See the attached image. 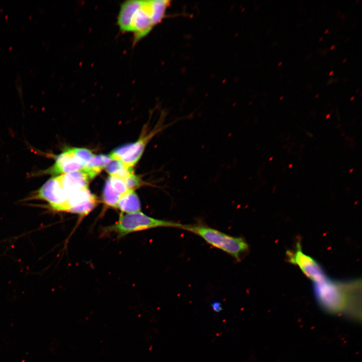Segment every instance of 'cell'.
Returning <instances> with one entry per match:
<instances>
[{
  "label": "cell",
  "instance_id": "obj_1",
  "mask_svg": "<svg viewBox=\"0 0 362 362\" xmlns=\"http://www.w3.org/2000/svg\"><path fill=\"white\" fill-rule=\"evenodd\" d=\"M168 1L130 0L121 4L117 25L124 33L133 34V44L146 36L164 18Z\"/></svg>",
  "mask_w": 362,
  "mask_h": 362
},
{
  "label": "cell",
  "instance_id": "obj_2",
  "mask_svg": "<svg viewBox=\"0 0 362 362\" xmlns=\"http://www.w3.org/2000/svg\"><path fill=\"white\" fill-rule=\"evenodd\" d=\"M179 228L198 235L211 245L239 261L241 255L248 250L244 238L233 237L202 224H182Z\"/></svg>",
  "mask_w": 362,
  "mask_h": 362
},
{
  "label": "cell",
  "instance_id": "obj_3",
  "mask_svg": "<svg viewBox=\"0 0 362 362\" xmlns=\"http://www.w3.org/2000/svg\"><path fill=\"white\" fill-rule=\"evenodd\" d=\"M358 288L357 283L332 281L328 278L315 283L314 293L322 307L330 313H337L348 305L350 292Z\"/></svg>",
  "mask_w": 362,
  "mask_h": 362
},
{
  "label": "cell",
  "instance_id": "obj_4",
  "mask_svg": "<svg viewBox=\"0 0 362 362\" xmlns=\"http://www.w3.org/2000/svg\"><path fill=\"white\" fill-rule=\"evenodd\" d=\"M182 224L160 220L149 217L141 212L120 214L118 220L113 225L106 227L104 233H115L122 237L132 232L156 227L179 228Z\"/></svg>",
  "mask_w": 362,
  "mask_h": 362
},
{
  "label": "cell",
  "instance_id": "obj_5",
  "mask_svg": "<svg viewBox=\"0 0 362 362\" xmlns=\"http://www.w3.org/2000/svg\"><path fill=\"white\" fill-rule=\"evenodd\" d=\"M167 126L157 125L148 134L140 137L137 141L117 147L109 155L111 159L121 161L127 166L133 168L142 156L146 145L149 140L158 132Z\"/></svg>",
  "mask_w": 362,
  "mask_h": 362
},
{
  "label": "cell",
  "instance_id": "obj_6",
  "mask_svg": "<svg viewBox=\"0 0 362 362\" xmlns=\"http://www.w3.org/2000/svg\"><path fill=\"white\" fill-rule=\"evenodd\" d=\"M287 255L289 261L298 265L303 273L315 283L321 282L327 279L326 275L318 262L303 252L300 244H297L295 251H288Z\"/></svg>",
  "mask_w": 362,
  "mask_h": 362
},
{
  "label": "cell",
  "instance_id": "obj_7",
  "mask_svg": "<svg viewBox=\"0 0 362 362\" xmlns=\"http://www.w3.org/2000/svg\"><path fill=\"white\" fill-rule=\"evenodd\" d=\"M85 164L74 154L72 148L58 155L53 165L45 172L52 175L64 174L80 170Z\"/></svg>",
  "mask_w": 362,
  "mask_h": 362
},
{
  "label": "cell",
  "instance_id": "obj_8",
  "mask_svg": "<svg viewBox=\"0 0 362 362\" xmlns=\"http://www.w3.org/2000/svg\"><path fill=\"white\" fill-rule=\"evenodd\" d=\"M116 208L120 210L123 213L140 212V202L134 191H130L122 196Z\"/></svg>",
  "mask_w": 362,
  "mask_h": 362
},
{
  "label": "cell",
  "instance_id": "obj_9",
  "mask_svg": "<svg viewBox=\"0 0 362 362\" xmlns=\"http://www.w3.org/2000/svg\"><path fill=\"white\" fill-rule=\"evenodd\" d=\"M110 159L109 155L104 154L94 155L81 170L85 173L90 179H92L102 169H105Z\"/></svg>",
  "mask_w": 362,
  "mask_h": 362
},
{
  "label": "cell",
  "instance_id": "obj_10",
  "mask_svg": "<svg viewBox=\"0 0 362 362\" xmlns=\"http://www.w3.org/2000/svg\"><path fill=\"white\" fill-rule=\"evenodd\" d=\"M121 197V196L112 187L110 180L108 178L103 193V198L105 204L109 207L116 208Z\"/></svg>",
  "mask_w": 362,
  "mask_h": 362
},
{
  "label": "cell",
  "instance_id": "obj_11",
  "mask_svg": "<svg viewBox=\"0 0 362 362\" xmlns=\"http://www.w3.org/2000/svg\"><path fill=\"white\" fill-rule=\"evenodd\" d=\"M108 178L112 187L121 197L130 191L127 189L124 179L114 175H110Z\"/></svg>",
  "mask_w": 362,
  "mask_h": 362
},
{
  "label": "cell",
  "instance_id": "obj_12",
  "mask_svg": "<svg viewBox=\"0 0 362 362\" xmlns=\"http://www.w3.org/2000/svg\"><path fill=\"white\" fill-rule=\"evenodd\" d=\"M72 149L75 155L81 160L85 165L94 155L90 150L85 148H72Z\"/></svg>",
  "mask_w": 362,
  "mask_h": 362
},
{
  "label": "cell",
  "instance_id": "obj_13",
  "mask_svg": "<svg viewBox=\"0 0 362 362\" xmlns=\"http://www.w3.org/2000/svg\"><path fill=\"white\" fill-rule=\"evenodd\" d=\"M124 179L127 189L130 191H134L141 185L140 178L135 175L133 172L130 173Z\"/></svg>",
  "mask_w": 362,
  "mask_h": 362
},
{
  "label": "cell",
  "instance_id": "obj_14",
  "mask_svg": "<svg viewBox=\"0 0 362 362\" xmlns=\"http://www.w3.org/2000/svg\"><path fill=\"white\" fill-rule=\"evenodd\" d=\"M211 307L212 310L216 312H220L222 309L221 304L218 302H215L213 303Z\"/></svg>",
  "mask_w": 362,
  "mask_h": 362
},
{
  "label": "cell",
  "instance_id": "obj_15",
  "mask_svg": "<svg viewBox=\"0 0 362 362\" xmlns=\"http://www.w3.org/2000/svg\"><path fill=\"white\" fill-rule=\"evenodd\" d=\"M333 47H334V45H333V46H332V47L331 48V49H333Z\"/></svg>",
  "mask_w": 362,
  "mask_h": 362
}]
</instances>
